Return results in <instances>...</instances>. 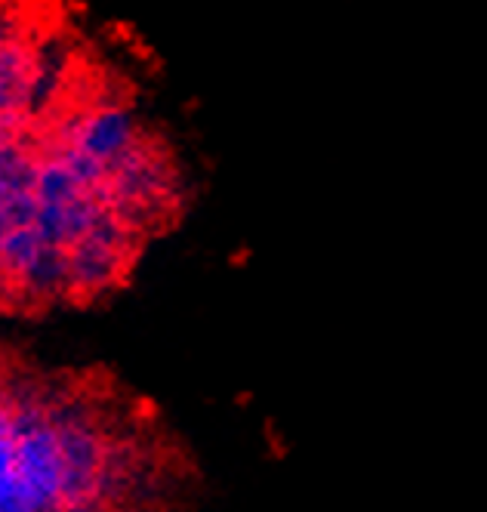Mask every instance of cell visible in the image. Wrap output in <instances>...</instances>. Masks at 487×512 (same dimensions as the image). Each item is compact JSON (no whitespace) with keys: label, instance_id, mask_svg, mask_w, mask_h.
Listing matches in <instances>:
<instances>
[{"label":"cell","instance_id":"5","mask_svg":"<svg viewBox=\"0 0 487 512\" xmlns=\"http://www.w3.org/2000/svg\"><path fill=\"white\" fill-rule=\"evenodd\" d=\"M13 204V201H10ZM10 204L0 210V256H4V238H7V232H10V223H13V213H10ZM4 281V278H0Z\"/></svg>","mask_w":487,"mask_h":512},{"label":"cell","instance_id":"2","mask_svg":"<svg viewBox=\"0 0 487 512\" xmlns=\"http://www.w3.org/2000/svg\"><path fill=\"white\" fill-rule=\"evenodd\" d=\"M136 133L139 127L133 112H127V108H99V112L74 124L62 145L96 161L111 176V170L136 152Z\"/></svg>","mask_w":487,"mask_h":512},{"label":"cell","instance_id":"4","mask_svg":"<svg viewBox=\"0 0 487 512\" xmlns=\"http://www.w3.org/2000/svg\"><path fill=\"white\" fill-rule=\"evenodd\" d=\"M10 41H16V19L10 16L7 7H0V50H4Z\"/></svg>","mask_w":487,"mask_h":512},{"label":"cell","instance_id":"1","mask_svg":"<svg viewBox=\"0 0 487 512\" xmlns=\"http://www.w3.org/2000/svg\"><path fill=\"white\" fill-rule=\"evenodd\" d=\"M16 466L31 512H62V451L56 423L37 411L13 408Z\"/></svg>","mask_w":487,"mask_h":512},{"label":"cell","instance_id":"3","mask_svg":"<svg viewBox=\"0 0 487 512\" xmlns=\"http://www.w3.org/2000/svg\"><path fill=\"white\" fill-rule=\"evenodd\" d=\"M0 512H31L19 466H16V435H13V408L0 414Z\"/></svg>","mask_w":487,"mask_h":512}]
</instances>
